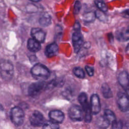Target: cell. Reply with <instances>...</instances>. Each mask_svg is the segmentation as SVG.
Segmentation results:
<instances>
[{
    "label": "cell",
    "mask_w": 129,
    "mask_h": 129,
    "mask_svg": "<svg viewBox=\"0 0 129 129\" xmlns=\"http://www.w3.org/2000/svg\"><path fill=\"white\" fill-rule=\"evenodd\" d=\"M94 2L96 6L100 10V11H102L103 13L106 12L107 11V7L104 2L100 1H96Z\"/></svg>",
    "instance_id": "cb8c5ba5"
},
{
    "label": "cell",
    "mask_w": 129,
    "mask_h": 129,
    "mask_svg": "<svg viewBox=\"0 0 129 129\" xmlns=\"http://www.w3.org/2000/svg\"><path fill=\"white\" fill-rule=\"evenodd\" d=\"M123 124L121 121L115 120L112 123V129H122Z\"/></svg>",
    "instance_id": "d4e9b609"
},
{
    "label": "cell",
    "mask_w": 129,
    "mask_h": 129,
    "mask_svg": "<svg viewBox=\"0 0 129 129\" xmlns=\"http://www.w3.org/2000/svg\"><path fill=\"white\" fill-rule=\"evenodd\" d=\"M72 42L75 52H78L83 45V37L81 33V30H74L72 34Z\"/></svg>",
    "instance_id": "ba28073f"
},
{
    "label": "cell",
    "mask_w": 129,
    "mask_h": 129,
    "mask_svg": "<svg viewBox=\"0 0 129 129\" xmlns=\"http://www.w3.org/2000/svg\"><path fill=\"white\" fill-rule=\"evenodd\" d=\"M116 38L120 41H125L129 39V33L126 30H119L116 33Z\"/></svg>",
    "instance_id": "d6986e66"
},
{
    "label": "cell",
    "mask_w": 129,
    "mask_h": 129,
    "mask_svg": "<svg viewBox=\"0 0 129 129\" xmlns=\"http://www.w3.org/2000/svg\"><path fill=\"white\" fill-rule=\"evenodd\" d=\"M96 124L100 128H106L109 125L110 122L104 116H101L97 118L96 120Z\"/></svg>",
    "instance_id": "e0dca14e"
},
{
    "label": "cell",
    "mask_w": 129,
    "mask_h": 129,
    "mask_svg": "<svg viewBox=\"0 0 129 129\" xmlns=\"http://www.w3.org/2000/svg\"><path fill=\"white\" fill-rule=\"evenodd\" d=\"M29 120L31 124L34 126H40L45 123L42 114L37 110H35L32 113Z\"/></svg>",
    "instance_id": "9c48e42d"
},
{
    "label": "cell",
    "mask_w": 129,
    "mask_h": 129,
    "mask_svg": "<svg viewBox=\"0 0 129 129\" xmlns=\"http://www.w3.org/2000/svg\"><path fill=\"white\" fill-rule=\"evenodd\" d=\"M126 112H127V116L129 117V109H128V110Z\"/></svg>",
    "instance_id": "f546056e"
},
{
    "label": "cell",
    "mask_w": 129,
    "mask_h": 129,
    "mask_svg": "<svg viewBox=\"0 0 129 129\" xmlns=\"http://www.w3.org/2000/svg\"><path fill=\"white\" fill-rule=\"evenodd\" d=\"M45 86V83L44 81H38L34 82L30 85L28 89V95L33 98L38 96Z\"/></svg>",
    "instance_id": "8992f818"
},
{
    "label": "cell",
    "mask_w": 129,
    "mask_h": 129,
    "mask_svg": "<svg viewBox=\"0 0 129 129\" xmlns=\"http://www.w3.org/2000/svg\"><path fill=\"white\" fill-rule=\"evenodd\" d=\"M49 117L51 121L56 123H61L64 118L63 112L58 110H54L50 111L49 113Z\"/></svg>",
    "instance_id": "4fadbf2b"
},
{
    "label": "cell",
    "mask_w": 129,
    "mask_h": 129,
    "mask_svg": "<svg viewBox=\"0 0 129 129\" xmlns=\"http://www.w3.org/2000/svg\"><path fill=\"white\" fill-rule=\"evenodd\" d=\"M118 81L119 84L125 91L129 90V75L126 72L122 71L119 73Z\"/></svg>",
    "instance_id": "7c38bea8"
},
{
    "label": "cell",
    "mask_w": 129,
    "mask_h": 129,
    "mask_svg": "<svg viewBox=\"0 0 129 129\" xmlns=\"http://www.w3.org/2000/svg\"><path fill=\"white\" fill-rule=\"evenodd\" d=\"M25 114L22 108L15 106L11 111V118L12 121L16 125H21L24 121Z\"/></svg>",
    "instance_id": "277c9868"
},
{
    "label": "cell",
    "mask_w": 129,
    "mask_h": 129,
    "mask_svg": "<svg viewBox=\"0 0 129 129\" xmlns=\"http://www.w3.org/2000/svg\"><path fill=\"white\" fill-rule=\"evenodd\" d=\"M122 17H125V18H129V9H126L121 13Z\"/></svg>",
    "instance_id": "83f0119b"
},
{
    "label": "cell",
    "mask_w": 129,
    "mask_h": 129,
    "mask_svg": "<svg viewBox=\"0 0 129 129\" xmlns=\"http://www.w3.org/2000/svg\"><path fill=\"white\" fill-rule=\"evenodd\" d=\"M58 50V45L56 43L53 42L47 46L45 50V54L47 57H52L56 55Z\"/></svg>",
    "instance_id": "5bb4252c"
},
{
    "label": "cell",
    "mask_w": 129,
    "mask_h": 129,
    "mask_svg": "<svg viewBox=\"0 0 129 129\" xmlns=\"http://www.w3.org/2000/svg\"><path fill=\"white\" fill-rule=\"evenodd\" d=\"M1 75L5 81L11 80L13 76L14 69L13 64L8 60H2L0 64Z\"/></svg>",
    "instance_id": "6da1fadb"
},
{
    "label": "cell",
    "mask_w": 129,
    "mask_h": 129,
    "mask_svg": "<svg viewBox=\"0 0 129 129\" xmlns=\"http://www.w3.org/2000/svg\"><path fill=\"white\" fill-rule=\"evenodd\" d=\"M81 9V4L79 1H76L74 6V13L78 14Z\"/></svg>",
    "instance_id": "484cf974"
},
{
    "label": "cell",
    "mask_w": 129,
    "mask_h": 129,
    "mask_svg": "<svg viewBox=\"0 0 129 129\" xmlns=\"http://www.w3.org/2000/svg\"><path fill=\"white\" fill-rule=\"evenodd\" d=\"M27 48L29 50L33 52H36L41 49L39 42L33 38H29L27 42Z\"/></svg>",
    "instance_id": "9a60e30c"
},
{
    "label": "cell",
    "mask_w": 129,
    "mask_h": 129,
    "mask_svg": "<svg viewBox=\"0 0 129 129\" xmlns=\"http://www.w3.org/2000/svg\"><path fill=\"white\" fill-rule=\"evenodd\" d=\"M117 103L119 109L127 112L129 109V98L126 94L119 92L117 95Z\"/></svg>",
    "instance_id": "52a82bcc"
},
{
    "label": "cell",
    "mask_w": 129,
    "mask_h": 129,
    "mask_svg": "<svg viewBox=\"0 0 129 129\" xmlns=\"http://www.w3.org/2000/svg\"><path fill=\"white\" fill-rule=\"evenodd\" d=\"M42 129H59V125L57 123L51 120L47 121L45 122Z\"/></svg>",
    "instance_id": "7402d4cb"
},
{
    "label": "cell",
    "mask_w": 129,
    "mask_h": 129,
    "mask_svg": "<svg viewBox=\"0 0 129 129\" xmlns=\"http://www.w3.org/2000/svg\"><path fill=\"white\" fill-rule=\"evenodd\" d=\"M126 30L127 31V32H128V33H129V26H128V27H127V29H126Z\"/></svg>",
    "instance_id": "f1b7e54d"
},
{
    "label": "cell",
    "mask_w": 129,
    "mask_h": 129,
    "mask_svg": "<svg viewBox=\"0 0 129 129\" xmlns=\"http://www.w3.org/2000/svg\"><path fill=\"white\" fill-rule=\"evenodd\" d=\"M104 116L109 121L110 123H113L116 120V117L114 113L109 109L105 110Z\"/></svg>",
    "instance_id": "ffe728a7"
},
{
    "label": "cell",
    "mask_w": 129,
    "mask_h": 129,
    "mask_svg": "<svg viewBox=\"0 0 129 129\" xmlns=\"http://www.w3.org/2000/svg\"><path fill=\"white\" fill-rule=\"evenodd\" d=\"M85 70L89 76L91 77L93 76L94 71V68L93 67L87 65L85 66Z\"/></svg>",
    "instance_id": "4316f807"
},
{
    "label": "cell",
    "mask_w": 129,
    "mask_h": 129,
    "mask_svg": "<svg viewBox=\"0 0 129 129\" xmlns=\"http://www.w3.org/2000/svg\"><path fill=\"white\" fill-rule=\"evenodd\" d=\"M31 73L34 77L43 79H47L50 74L48 68L40 63H36L32 67L31 69Z\"/></svg>",
    "instance_id": "3957f363"
},
{
    "label": "cell",
    "mask_w": 129,
    "mask_h": 129,
    "mask_svg": "<svg viewBox=\"0 0 129 129\" xmlns=\"http://www.w3.org/2000/svg\"><path fill=\"white\" fill-rule=\"evenodd\" d=\"M96 17L95 13L90 12L84 14V15L83 16V19L85 22L89 23L92 22L93 21H94Z\"/></svg>",
    "instance_id": "44dd1931"
},
{
    "label": "cell",
    "mask_w": 129,
    "mask_h": 129,
    "mask_svg": "<svg viewBox=\"0 0 129 129\" xmlns=\"http://www.w3.org/2000/svg\"><path fill=\"white\" fill-rule=\"evenodd\" d=\"M39 23L42 27H47L51 23V17L49 14L44 13L39 18Z\"/></svg>",
    "instance_id": "2e32d148"
},
{
    "label": "cell",
    "mask_w": 129,
    "mask_h": 129,
    "mask_svg": "<svg viewBox=\"0 0 129 129\" xmlns=\"http://www.w3.org/2000/svg\"><path fill=\"white\" fill-rule=\"evenodd\" d=\"M74 75L79 78L83 79L85 77V73L84 70L80 67H76L73 70Z\"/></svg>",
    "instance_id": "603a6c76"
},
{
    "label": "cell",
    "mask_w": 129,
    "mask_h": 129,
    "mask_svg": "<svg viewBox=\"0 0 129 129\" xmlns=\"http://www.w3.org/2000/svg\"><path fill=\"white\" fill-rule=\"evenodd\" d=\"M68 114L70 119L74 121H80L84 118L83 109L77 105H73L69 108Z\"/></svg>",
    "instance_id": "5b68a950"
},
{
    "label": "cell",
    "mask_w": 129,
    "mask_h": 129,
    "mask_svg": "<svg viewBox=\"0 0 129 129\" xmlns=\"http://www.w3.org/2000/svg\"><path fill=\"white\" fill-rule=\"evenodd\" d=\"M101 92L104 96L106 98H111L113 96L112 91L109 86L106 83H104L101 86Z\"/></svg>",
    "instance_id": "ac0fdd59"
},
{
    "label": "cell",
    "mask_w": 129,
    "mask_h": 129,
    "mask_svg": "<svg viewBox=\"0 0 129 129\" xmlns=\"http://www.w3.org/2000/svg\"><path fill=\"white\" fill-rule=\"evenodd\" d=\"M31 35L32 38L38 42L43 43L45 39V33L41 28H33L31 30Z\"/></svg>",
    "instance_id": "30bf717a"
},
{
    "label": "cell",
    "mask_w": 129,
    "mask_h": 129,
    "mask_svg": "<svg viewBox=\"0 0 129 129\" xmlns=\"http://www.w3.org/2000/svg\"><path fill=\"white\" fill-rule=\"evenodd\" d=\"M78 101L82 106L84 112V119L87 122H89L92 119V111L87 100V96L84 92L81 93L78 96Z\"/></svg>",
    "instance_id": "7a4b0ae2"
},
{
    "label": "cell",
    "mask_w": 129,
    "mask_h": 129,
    "mask_svg": "<svg viewBox=\"0 0 129 129\" xmlns=\"http://www.w3.org/2000/svg\"><path fill=\"white\" fill-rule=\"evenodd\" d=\"M91 108L93 114H98L101 109L100 99L98 95L94 94L91 97Z\"/></svg>",
    "instance_id": "8fae6325"
}]
</instances>
